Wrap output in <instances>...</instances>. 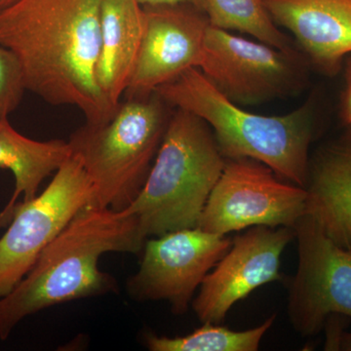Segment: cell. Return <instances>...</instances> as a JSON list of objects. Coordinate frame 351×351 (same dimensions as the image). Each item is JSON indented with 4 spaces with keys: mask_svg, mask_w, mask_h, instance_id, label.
<instances>
[{
    "mask_svg": "<svg viewBox=\"0 0 351 351\" xmlns=\"http://www.w3.org/2000/svg\"><path fill=\"white\" fill-rule=\"evenodd\" d=\"M104 0H20L0 13V44L19 60L27 91L80 108L99 125L115 110L97 82Z\"/></svg>",
    "mask_w": 351,
    "mask_h": 351,
    "instance_id": "obj_1",
    "label": "cell"
},
{
    "mask_svg": "<svg viewBox=\"0 0 351 351\" xmlns=\"http://www.w3.org/2000/svg\"><path fill=\"white\" fill-rule=\"evenodd\" d=\"M147 239L128 208H83L40 254L27 276L0 298V339L5 341L27 316L57 304L115 291L101 271L108 253L138 254Z\"/></svg>",
    "mask_w": 351,
    "mask_h": 351,
    "instance_id": "obj_2",
    "label": "cell"
},
{
    "mask_svg": "<svg viewBox=\"0 0 351 351\" xmlns=\"http://www.w3.org/2000/svg\"><path fill=\"white\" fill-rule=\"evenodd\" d=\"M170 107L197 115L211 127L226 159L251 158L281 179L304 188L314 135L311 104L279 117L246 112L191 68L156 91Z\"/></svg>",
    "mask_w": 351,
    "mask_h": 351,
    "instance_id": "obj_3",
    "label": "cell"
},
{
    "mask_svg": "<svg viewBox=\"0 0 351 351\" xmlns=\"http://www.w3.org/2000/svg\"><path fill=\"white\" fill-rule=\"evenodd\" d=\"M226 160L211 127L175 108L144 186L127 207L145 239L197 228Z\"/></svg>",
    "mask_w": 351,
    "mask_h": 351,
    "instance_id": "obj_4",
    "label": "cell"
},
{
    "mask_svg": "<svg viewBox=\"0 0 351 351\" xmlns=\"http://www.w3.org/2000/svg\"><path fill=\"white\" fill-rule=\"evenodd\" d=\"M125 99L108 122L85 123L69 141L93 184V206H130L144 186L169 122L170 106L156 92Z\"/></svg>",
    "mask_w": 351,
    "mask_h": 351,
    "instance_id": "obj_5",
    "label": "cell"
},
{
    "mask_svg": "<svg viewBox=\"0 0 351 351\" xmlns=\"http://www.w3.org/2000/svg\"><path fill=\"white\" fill-rule=\"evenodd\" d=\"M91 180L77 157H69L43 193L13 210L0 239V298L8 295L34 267L44 249L83 208L93 205Z\"/></svg>",
    "mask_w": 351,
    "mask_h": 351,
    "instance_id": "obj_6",
    "label": "cell"
},
{
    "mask_svg": "<svg viewBox=\"0 0 351 351\" xmlns=\"http://www.w3.org/2000/svg\"><path fill=\"white\" fill-rule=\"evenodd\" d=\"M282 180L260 161L226 159L197 228L221 235L256 226L294 228L306 213L307 193Z\"/></svg>",
    "mask_w": 351,
    "mask_h": 351,
    "instance_id": "obj_7",
    "label": "cell"
},
{
    "mask_svg": "<svg viewBox=\"0 0 351 351\" xmlns=\"http://www.w3.org/2000/svg\"><path fill=\"white\" fill-rule=\"evenodd\" d=\"M198 69L230 101L255 105L295 92L304 80V58L208 25Z\"/></svg>",
    "mask_w": 351,
    "mask_h": 351,
    "instance_id": "obj_8",
    "label": "cell"
},
{
    "mask_svg": "<svg viewBox=\"0 0 351 351\" xmlns=\"http://www.w3.org/2000/svg\"><path fill=\"white\" fill-rule=\"evenodd\" d=\"M299 265L288 279V315L302 337L315 336L330 316L351 318V251L339 246L311 214L294 226Z\"/></svg>",
    "mask_w": 351,
    "mask_h": 351,
    "instance_id": "obj_9",
    "label": "cell"
},
{
    "mask_svg": "<svg viewBox=\"0 0 351 351\" xmlns=\"http://www.w3.org/2000/svg\"><path fill=\"white\" fill-rule=\"evenodd\" d=\"M232 242L226 235L198 228L147 239L140 267L129 279V293L138 301L167 302L173 313L182 315Z\"/></svg>",
    "mask_w": 351,
    "mask_h": 351,
    "instance_id": "obj_10",
    "label": "cell"
},
{
    "mask_svg": "<svg viewBox=\"0 0 351 351\" xmlns=\"http://www.w3.org/2000/svg\"><path fill=\"white\" fill-rule=\"evenodd\" d=\"M294 239V228L288 226H252L235 237L191 302L198 319L221 324L232 307L256 289L282 281L281 256Z\"/></svg>",
    "mask_w": 351,
    "mask_h": 351,
    "instance_id": "obj_11",
    "label": "cell"
},
{
    "mask_svg": "<svg viewBox=\"0 0 351 351\" xmlns=\"http://www.w3.org/2000/svg\"><path fill=\"white\" fill-rule=\"evenodd\" d=\"M142 45L125 98L149 96L157 88L199 66L206 14L193 4L144 6Z\"/></svg>",
    "mask_w": 351,
    "mask_h": 351,
    "instance_id": "obj_12",
    "label": "cell"
},
{
    "mask_svg": "<svg viewBox=\"0 0 351 351\" xmlns=\"http://www.w3.org/2000/svg\"><path fill=\"white\" fill-rule=\"evenodd\" d=\"M276 25L292 32L304 56L335 75L351 53V0H263Z\"/></svg>",
    "mask_w": 351,
    "mask_h": 351,
    "instance_id": "obj_13",
    "label": "cell"
},
{
    "mask_svg": "<svg viewBox=\"0 0 351 351\" xmlns=\"http://www.w3.org/2000/svg\"><path fill=\"white\" fill-rule=\"evenodd\" d=\"M145 24L144 6L138 0H104L96 76L101 93L114 108L135 71Z\"/></svg>",
    "mask_w": 351,
    "mask_h": 351,
    "instance_id": "obj_14",
    "label": "cell"
},
{
    "mask_svg": "<svg viewBox=\"0 0 351 351\" xmlns=\"http://www.w3.org/2000/svg\"><path fill=\"white\" fill-rule=\"evenodd\" d=\"M306 213L339 246L351 251V130L309 164Z\"/></svg>",
    "mask_w": 351,
    "mask_h": 351,
    "instance_id": "obj_15",
    "label": "cell"
},
{
    "mask_svg": "<svg viewBox=\"0 0 351 351\" xmlns=\"http://www.w3.org/2000/svg\"><path fill=\"white\" fill-rule=\"evenodd\" d=\"M71 145L63 140H32L16 131L8 119H0V169L11 171L15 189L10 201L0 213V228L10 223L14 207L34 199L46 178L56 172L71 156Z\"/></svg>",
    "mask_w": 351,
    "mask_h": 351,
    "instance_id": "obj_16",
    "label": "cell"
},
{
    "mask_svg": "<svg viewBox=\"0 0 351 351\" xmlns=\"http://www.w3.org/2000/svg\"><path fill=\"white\" fill-rule=\"evenodd\" d=\"M202 9L212 27L245 32L277 49L294 50L263 0H202Z\"/></svg>",
    "mask_w": 351,
    "mask_h": 351,
    "instance_id": "obj_17",
    "label": "cell"
},
{
    "mask_svg": "<svg viewBox=\"0 0 351 351\" xmlns=\"http://www.w3.org/2000/svg\"><path fill=\"white\" fill-rule=\"evenodd\" d=\"M276 315L267 318L260 326L245 331H234L213 323H203V326L182 337L145 335V346L152 351H257L261 341Z\"/></svg>",
    "mask_w": 351,
    "mask_h": 351,
    "instance_id": "obj_18",
    "label": "cell"
},
{
    "mask_svg": "<svg viewBox=\"0 0 351 351\" xmlns=\"http://www.w3.org/2000/svg\"><path fill=\"white\" fill-rule=\"evenodd\" d=\"M25 91L19 60L12 51L0 44V119H8L17 110Z\"/></svg>",
    "mask_w": 351,
    "mask_h": 351,
    "instance_id": "obj_19",
    "label": "cell"
},
{
    "mask_svg": "<svg viewBox=\"0 0 351 351\" xmlns=\"http://www.w3.org/2000/svg\"><path fill=\"white\" fill-rule=\"evenodd\" d=\"M327 350L351 351V332H343L336 325H331L327 332Z\"/></svg>",
    "mask_w": 351,
    "mask_h": 351,
    "instance_id": "obj_20",
    "label": "cell"
},
{
    "mask_svg": "<svg viewBox=\"0 0 351 351\" xmlns=\"http://www.w3.org/2000/svg\"><path fill=\"white\" fill-rule=\"evenodd\" d=\"M138 3L143 6L171 5V4H193L198 8L202 9V0H138ZM204 12V11H203Z\"/></svg>",
    "mask_w": 351,
    "mask_h": 351,
    "instance_id": "obj_21",
    "label": "cell"
},
{
    "mask_svg": "<svg viewBox=\"0 0 351 351\" xmlns=\"http://www.w3.org/2000/svg\"><path fill=\"white\" fill-rule=\"evenodd\" d=\"M343 120L351 127V64L348 76V87H346L343 107Z\"/></svg>",
    "mask_w": 351,
    "mask_h": 351,
    "instance_id": "obj_22",
    "label": "cell"
},
{
    "mask_svg": "<svg viewBox=\"0 0 351 351\" xmlns=\"http://www.w3.org/2000/svg\"><path fill=\"white\" fill-rule=\"evenodd\" d=\"M20 0H0V13L8 9L9 7L13 6Z\"/></svg>",
    "mask_w": 351,
    "mask_h": 351,
    "instance_id": "obj_23",
    "label": "cell"
}]
</instances>
